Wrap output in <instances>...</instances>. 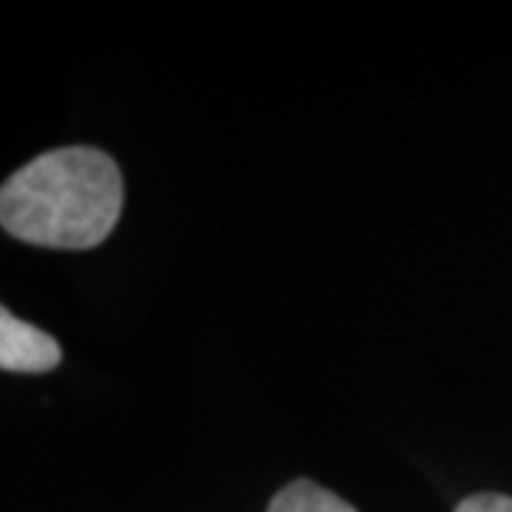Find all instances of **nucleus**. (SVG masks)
<instances>
[{"label":"nucleus","mask_w":512,"mask_h":512,"mask_svg":"<svg viewBox=\"0 0 512 512\" xmlns=\"http://www.w3.org/2000/svg\"><path fill=\"white\" fill-rule=\"evenodd\" d=\"M123 211V174L106 151L55 148L18 168L0 191V222L9 237L83 251L109 239Z\"/></svg>","instance_id":"nucleus-1"},{"label":"nucleus","mask_w":512,"mask_h":512,"mask_svg":"<svg viewBox=\"0 0 512 512\" xmlns=\"http://www.w3.org/2000/svg\"><path fill=\"white\" fill-rule=\"evenodd\" d=\"M63 362V350L46 330L0 311V367L6 373H49Z\"/></svg>","instance_id":"nucleus-2"},{"label":"nucleus","mask_w":512,"mask_h":512,"mask_svg":"<svg viewBox=\"0 0 512 512\" xmlns=\"http://www.w3.org/2000/svg\"><path fill=\"white\" fill-rule=\"evenodd\" d=\"M268 512H356L345 498L330 493L325 487L313 484L308 478H299L274 495Z\"/></svg>","instance_id":"nucleus-3"},{"label":"nucleus","mask_w":512,"mask_h":512,"mask_svg":"<svg viewBox=\"0 0 512 512\" xmlns=\"http://www.w3.org/2000/svg\"><path fill=\"white\" fill-rule=\"evenodd\" d=\"M456 512H512V498L501 493H478L464 498Z\"/></svg>","instance_id":"nucleus-4"}]
</instances>
